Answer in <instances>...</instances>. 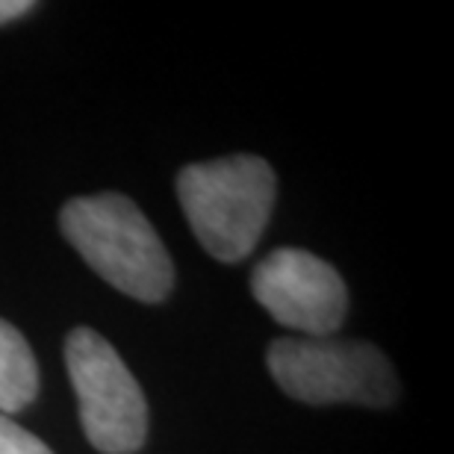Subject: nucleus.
Segmentation results:
<instances>
[{"mask_svg": "<svg viewBox=\"0 0 454 454\" xmlns=\"http://www.w3.org/2000/svg\"><path fill=\"white\" fill-rule=\"evenodd\" d=\"M62 233L106 284L136 301H162L175 286V262L139 207L118 192L74 198L62 207Z\"/></svg>", "mask_w": 454, "mask_h": 454, "instance_id": "f257e3e1", "label": "nucleus"}, {"mask_svg": "<svg viewBox=\"0 0 454 454\" xmlns=\"http://www.w3.org/2000/svg\"><path fill=\"white\" fill-rule=\"evenodd\" d=\"M278 180L266 160L251 153L186 166L177 177V198L192 233L222 262H239L269 224Z\"/></svg>", "mask_w": 454, "mask_h": 454, "instance_id": "f03ea898", "label": "nucleus"}, {"mask_svg": "<svg viewBox=\"0 0 454 454\" xmlns=\"http://www.w3.org/2000/svg\"><path fill=\"white\" fill-rule=\"evenodd\" d=\"M269 372L289 398L304 404L395 402L398 380L375 345L331 337H284L269 345Z\"/></svg>", "mask_w": 454, "mask_h": 454, "instance_id": "7ed1b4c3", "label": "nucleus"}, {"mask_svg": "<svg viewBox=\"0 0 454 454\" xmlns=\"http://www.w3.org/2000/svg\"><path fill=\"white\" fill-rule=\"evenodd\" d=\"M66 366L89 442L101 454L139 451L148 437V404L113 342L92 328L71 331Z\"/></svg>", "mask_w": 454, "mask_h": 454, "instance_id": "20e7f679", "label": "nucleus"}, {"mask_svg": "<svg viewBox=\"0 0 454 454\" xmlns=\"http://www.w3.org/2000/svg\"><path fill=\"white\" fill-rule=\"evenodd\" d=\"M251 293L269 316L301 337H331L348 313L340 271L304 248H278L257 262Z\"/></svg>", "mask_w": 454, "mask_h": 454, "instance_id": "39448f33", "label": "nucleus"}, {"mask_svg": "<svg viewBox=\"0 0 454 454\" xmlns=\"http://www.w3.org/2000/svg\"><path fill=\"white\" fill-rule=\"evenodd\" d=\"M39 393V366L24 333L0 319V413H18Z\"/></svg>", "mask_w": 454, "mask_h": 454, "instance_id": "423d86ee", "label": "nucleus"}, {"mask_svg": "<svg viewBox=\"0 0 454 454\" xmlns=\"http://www.w3.org/2000/svg\"><path fill=\"white\" fill-rule=\"evenodd\" d=\"M0 454H53L48 442L0 413Z\"/></svg>", "mask_w": 454, "mask_h": 454, "instance_id": "0eeeda50", "label": "nucleus"}, {"mask_svg": "<svg viewBox=\"0 0 454 454\" xmlns=\"http://www.w3.org/2000/svg\"><path fill=\"white\" fill-rule=\"evenodd\" d=\"M33 9H35L33 0H0V27L15 21V18H24Z\"/></svg>", "mask_w": 454, "mask_h": 454, "instance_id": "6e6552de", "label": "nucleus"}]
</instances>
